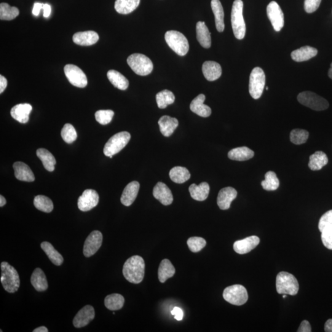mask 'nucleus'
<instances>
[{"instance_id":"obj_7","label":"nucleus","mask_w":332,"mask_h":332,"mask_svg":"<svg viewBox=\"0 0 332 332\" xmlns=\"http://www.w3.org/2000/svg\"><path fill=\"white\" fill-rule=\"evenodd\" d=\"M130 138V134L126 131L117 133L112 136L104 146V154L106 156L110 157L118 154L127 146Z\"/></svg>"},{"instance_id":"obj_41","label":"nucleus","mask_w":332,"mask_h":332,"mask_svg":"<svg viewBox=\"0 0 332 332\" xmlns=\"http://www.w3.org/2000/svg\"><path fill=\"white\" fill-rule=\"evenodd\" d=\"M34 204L37 210L46 213L52 212L54 208L52 200L44 195H38L34 198Z\"/></svg>"},{"instance_id":"obj_45","label":"nucleus","mask_w":332,"mask_h":332,"mask_svg":"<svg viewBox=\"0 0 332 332\" xmlns=\"http://www.w3.org/2000/svg\"><path fill=\"white\" fill-rule=\"evenodd\" d=\"M61 136L66 143H73L77 138V133L76 128L70 124L64 125L62 130H61Z\"/></svg>"},{"instance_id":"obj_56","label":"nucleus","mask_w":332,"mask_h":332,"mask_svg":"<svg viewBox=\"0 0 332 332\" xmlns=\"http://www.w3.org/2000/svg\"><path fill=\"white\" fill-rule=\"evenodd\" d=\"M324 330L326 332H332V318L326 320L325 324Z\"/></svg>"},{"instance_id":"obj_49","label":"nucleus","mask_w":332,"mask_h":332,"mask_svg":"<svg viewBox=\"0 0 332 332\" xmlns=\"http://www.w3.org/2000/svg\"><path fill=\"white\" fill-rule=\"evenodd\" d=\"M321 240L326 248L332 250V229H326L321 232Z\"/></svg>"},{"instance_id":"obj_15","label":"nucleus","mask_w":332,"mask_h":332,"mask_svg":"<svg viewBox=\"0 0 332 332\" xmlns=\"http://www.w3.org/2000/svg\"><path fill=\"white\" fill-rule=\"evenodd\" d=\"M95 318V310L90 305H86L80 310L73 320L76 328H82L89 324Z\"/></svg>"},{"instance_id":"obj_35","label":"nucleus","mask_w":332,"mask_h":332,"mask_svg":"<svg viewBox=\"0 0 332 332\" xmlns=\"http://www.w3.org/2000/svg\"><path fill=\"white\" fill-rule=\"evenodd\" d=\"M175 273V268L168 259H164L160 262L158 269V278L160 282H165L168 278L173 277Z\"/></svg>"},{"instance_id":"obj_16","label":"nucleus","mask_w":332,"mask_h":332,"mask_svg":"<svg viewBox=\"0 0 332 332\" xmlns=\"http://www.w3.org/2000/svg\"><path fill=\"white\" fill-rule=\"evenodd\" d=\"M260 238L256 236H252L245 239L237 240L234 243V248L236 252L242 254L250 252L259 244Z\"/></svg>"},{"instance_id":"obj_25","label":"nucleus","mask_w":332,"mask_h":332,"mask_svg":"<svg viewBox=\"0 0 332 332\" xmlns=\"http://www.w3.org/2000/svg\"><path fill=\"white\" fill-rule=\"evenodd\" d=\"M189 192L192 199L198 202H203L207 199L210 194V184L207 182H202L199 186L192 184L189 187Z\"/></svg>"},{"instance_id":"obj_37","label":"nucleus","mask_w":332,"mask_h":332,"mask_svg":"<svg viewBox=\"0 0 332 332\" xmlns=\"http://www.w3.org/2000/svg\"><path fill=\"white\" fill-rule=\"evenodd\" d=\"M36 155L42 160L44 168L49 172L55 170L56 160L52 152L44 148H40L36 151Z\"/></svg>"},{"instance_id":"obj_57","label":"nucleus","mask_w":332,"mask_h":332,"mask_svg":"<svg viewBox=\"0 0 332 332\" xmlns=\"http://www.w3.org/2000/svg\"><path fill=\"white\" fill-rule=\"evenodd\" d=\"M34 332H48V329L44 326H40L38 328L34 329Z\"/></svg>"},{"instance_id":"obj_50","label":"nucleus","mask_w":332,"mask_h":332,"mask_svg":"<svg viewBox=\"0 0 332 332\" xmlns=\"http://www.w3.org/2000/svg\"><path fill=\"white\" fill-rule=\"evenodd\" d=\"M321 0H304V10L307 13H312L320 7Z\"/></svg>"},{"instance_id":"obj_61","label":"nucleus","mask_w":332,"mask_h":332,"mask_svg":"<svg viewBox=\"0 0 332 332\" xmlns=\"http://www.w3.org/2000/svg\"><path fill=\"white\" fill-rule=\"evenodd\" d=\"M266 90H268V87H266Z\"/></svg>"},{"instance_id":"obj_3","label":"nucleus","mask_w":332,"mask_h":332,"mask_svg":"<svg viewBox=\"0 0 332 332\" xmlns=\"http://www.w3.org/2000/svg\"><path fill=\"white\" fill-rule=\"evenodd\" d=\"M242 0H235L232 10V26L236 38L242 40L246 36V26L243 17Z\"/></svg>"},{"instance_id":"obj_48","label":"nucleus","mask_w":332,"mask_h":332,"mask_svg":"<svg viewBox=\"0 0 332 332\" xmlns=\"http://www.w3.org/2000/svg\"><path fill=\"white\" fill-rule=\"evenodd\" d=\"M318 227L321 232L326 229H332V210L326 212L321 216Z\"/></svg>"},{"instance_id":"obj_30","label":"nucleus","mask_w":332,"mask_h":332,"mask_svg":"<svg viewBox=\"0 0 332 332\" xmlns=\"http://www.w3.org/2000/svg\"><path fill=\"white\" fill-rule=\"evenodd\" d=\"M211 8L214 16L216 30L218 32H224V10L220 0H212Z\"/></svg>"},{"instance_id":"obj_26","label":"nucleus","mask_w":332,"mask_h":332,"mask_svg":"<svg viewBox=\"0 0 332 332\" xmlns=\"http://www.w3.org/2000/svg\"><path fill=\"white\" fill-rule=\"evenodd\" d=\"M160 130L165 136H170L178 127V119L168 116H163L159 120Z\"/></svg>"},{"instance_id":"obj_43","label":"nucleus","mask_w":332,"mask_h":332,"mask_svg":"<svg viewBox=\"0 0 332 332\" xmlns=\"http://www.w3.org/2000/svg\"><path fill=\"white\" fill-rule=\"evenodd\" d=\"M265 180L262 182V186L266 191H275L280 186V180L276 174L272 171H269L265 174Z\"/></svg>"},{"instance_id":"obj_59","label":"nucleus","mask_w":332,"mask_h":332,"mask_svg":"<svg viewBox=\"0 0 332 332\" xmlns=\"http://www.w3.org/2000/svg\"><path fill=\"white\" fill-rule=\"evenodd\" d=\"M328 76L332 80V63L331 64L330 68L328 70Z\"/></svg>"},{"instance_id":"obj_38","label":"nucleus","mask_w":332,"mask_h":332,"mask_svg":"<svg viewBox=\"0 0 332 332\" xmlns=\"http://www.w3.org/2000/svg\"><path fill=\"white\" fill-rule=\"evenodd\" d=\"M170 176L175 183L184 184L191 178V174L186 168L176 166L170 170Z\"/></svg>"},{"instance_id":"obj_58","label":"nucleus","mask_w":332,"mask_h":332,"mask_svg":"<svg viewBox=\"0 0 332 332\" xmlns=\"http://www.w3.org/2000/svg\"><path fill=\"white\" fill-rule=\"evenodd\" d=\"M6 204V200L5 198L1 195L0 196V207H4Z\"/></svg>"},{"instance_id":"obj_17","label":"nucleus","mask_w":332,"mask_h":332,"mask_svg":"<svg viewBox=\"0 0 332 332\" xmlns=\"http://www.w3.org/2000/svg\"><path fill=\"white\" fill-rule=\"evenodd\" d=\"M152 194L162 204L168 206L172 204L173 195L170 190L162 182H158L154 187Z\"/></svg>"},{"instance_id":"obj_20","label":"nucleus","mask_w":332,"mask_h":332,"mask_svg":"<svg viewBox=\"0 0 332 332\" xmlns=\"http://www.w3.org/2000/svg\"><path fill=\"white\" fill-rule=\"evenodd\" d=\"M206 96L204 94H200L195 98L190 104V110L196 114L198 116L203 118H208L212 114L211 108L210 106L204 104Z\"/></svg>"},{"instance_id":"obj_19","label":"nucleus","mask_w":332,"mask_h":332,"mask_svg":"<svg viewBox=\"0 0 332 332\" xmlns=\"http://www.w3.org/2000/svg\"><path fill=\"white\" fill-rule=\"evenodd\" d=\"M140 188V184L134 181L125 187L121 197V202L125 206H130L134 202Z\"/></svg>"},{"instance_id":"obj_53","label":"nucleus","mask_w":332,"mask_h":332,"mask_svg":"<svg viewBox=\"0 0 332 332\" xmlns=\"http://www.w3.org/2000/svg\"><path fill=\"white\" fill-rule=\"evenodd\" d=\"M44 4H40V2H36L34 4L32 13L36 16H38L40 14V10H44Z\"/></svg>"},{"instance_id":"obj_54","label":"nucleus","mask_w":332,"mask_h":332,"mask_svg":"<svg viewBox=\"0 0 332 332\" xmlns=\"http://www.w3.org/2000/svg\"><path fill=\"white\" fill-rule=\"evenodd\" d=\"M8 85V81L4 76H0V93L2 94L6 90Z\"/></svg>"},{"instance_id":"obj_60","label":"nucleus","mask_w":332,"mask_h":332,"mask_svg":"<svg viewBox=\"0 0 332 332\" xmlns=\"http://www.w3.org/2000/svg\"><path fill=\"white\" fill-rule=\"evenodd\" d=\"M286 297H287V296H286V294H284L283 298H286Z\"/></svg>"},{"instance_id":"obj_31","label":"nucleus","mask_w":332,"mask_h":332,"mask_svg":"<svg viewBox=\"0 0 332 332\" xmlns=\"http://www.w3.org/2000/svg\"><path fill=\"white\" fill-rule=\"evenodd\" d=\"M228 156L232 160L244 162L252 158L254 152L247 146L238 147L230 150Z\"/></svg>"},{"instance_id":"obj_40","label":"nucleus","mask_w":332,"mask_h":332,"mask_svg":"<svg viewBox=\"0 0 332 332\" xmlns=\"http://www.w3.org/2000/svg\"><path fill=\"white\" fill-rule=\"evenodd\" d=\"M158 106L160 109L166 108L168 105H171L175 101V96L171 91L163 90L156 96Z\"/></svg>"},{"instance_id":"obj_22","label":"nucleus","mask_w":332,"mask_h":332,"mask_svg":"<svg viewBox=\"0 0 332 332\" xmlns=\"http://www.w3.org/2000/svg\"><path fill=\"white\" fill-rule=\"evenodd\" d=\"M98 34L94 31L78 32L73 36L74 44L82 46H89L94 44L98 42Z\"/></svg>"},{"instance_id":"obj_34","label":"nucleus","mask_w":332,"mask_h":332,"mask_svg":"<svg viewBox=\"0 0 332 332\" xmlns=\"http://www.w3.org/2000/svg\"><path fill=\"white\" fill-rule=\"evenodd\" d=\"M107 77L112 84L118 89L122 90L128 89V84H130L128 80L119 72L111 70L107 73Z\"/></svg>"},{"instance_id":"obj_5","label":"nucleus","mask_w":332,"mask_h":332,"mask_svg":"<svg viewBox=\"0 0 332 332\" xmlns=\"http://www.w3.org/2000/svg\"><path fill=\"white\" fill-rule=\"evenodd\" d=\"M127 62L133 72L138 76H148L154 69V64L152 60L142 54H133L128 56Z\"/></svg>"},{"instance_id":"obj_10","label":"nucleus","mask_w":332,"mask_h":332,"mask_svg":"<svg viewBox=\"0 0 332 332\" xmlns=\"http://www.w3.org/2000/svg\"><path fill=\"white\" fill-rule=\"evenodd\" d=\"M223 296L224 300L236 306H242L248 300L247 290L243 286L239 284L226 288L224 291Z\"/></svg>"},{"instance_id":"obj_6","label":"nucleus","mask_w":332,"mask_h":332,"mask_svg":"<svg viewBox=\"0 0 332 332\" xmlns=\"http://www.w3.org/2000/svg\"><path fill=\"white\" fill-rule=\"evenodd\" d=\"M166 42L174 52L180 56H184L189 50L188 40L180 32L170 30L165 34Z\"/></svg>"},{"instance_id":"obj_46","label":"nucleus","mask_w":332,"mask_h":332,"mask_svg":"<svg viewBox=\"0 0 332 332\" xmlns=\"http://www.w3.org/2000/svg\"><path fill=\"white\" fill-rule=\"evenodd\" d=\"M190 250L192 252H198L202 250L206 246V242L204 238L200 237H192L187 240Z\"/></svg>"},{"instance_id":"obj_24","label":"nucleus","mask_w":332,"mask_h":332,"mask_svg":"<svg viewBox=\"0 0 332 332\" xmlns=\"http://www.w3.org/2000/svg\"><path fill=\"white\" fill-rule=\"evenodd\" d=\"M16 178L20 181L32 182L34 180V176L28 165L22 162H16L13 164Z\"/></svg>"},{"instance_id":"obj_27","label":"nucleus","mask_w":332,"mask_h":332,"mask_svg":"<svg viewBox=\"0 0 332 332\" xmlns=\"http://www.w3.org/2000/svg\"><path fill=\"white\" fill-rule=\"evenodd\" d=\"M318 50L314 48L308 46H304L300 49L294 50L291 53V58L294 61L297 62L307 61L310 58L315 57L318 54Z\"/></svg>"},{"instance_id":"obj_11","label":"nucleus","mask_w":332,"mask_h":332,"mask_svg":"<svg viewBox=\"0 0 332 332\" xmlns=\"http://www.w3.org/2000/svg\"><path fill=\"white\" fill-rule=\"evenodd\" d=\"M64 73L69 82L74 86L84 88L88 85L87 76L78 66L68 64L64 68Z\"/></svg>"},{"instance_id":"obj_8","label":"nucleus","mask_w":332,"mask_h":332,"mask_svg":"<svg viewBox=\"0 0 332 332\" xmlns=\"http://www.w3.org/2000/svg\"><path fill=\"white\" fill-rule=\"evenodd\" d=\"M300 103L315 111H322L329 106L328 101L310 91L300 93L297 97Z\"/></svg>"},{"instance_id":"obj_36","label":"nucleus","mask_w":332,"mask_h":332,"mask_svg":"<svg viewBox=\"0 0 332 332\" xmlns=\"http://www.w3.org/2000/svg\"><path fill=\"white\" fill-rule=\"evenodd\" d=\"M41 248L54 264L60 266L63 264V256L57 250H56L52 244L48 242H42Z\"/></svg>"},{"instance_id":"obj_12","label":"nucleus","mask_w":332,"mask_h":332,"mask_svg":"<svg viewBox=\"0 0 332 332\" xmlns=\"http://www.w3.org/2000/svg\"><path fill=\"white\" fill-rule=\"evenodd\" d=\"M266 12L274 30L280 32L284 26V16L280 5L276 2H270L268 5Z\"/></svg>"},{"instance_id":"obj_21","label":"nucleus","mask_w":332,"mask_h":332,"mask_svg":"<svg viewBox=\"0 0 332 332\" xmlns=\"http://www.w3.org/2000/svg\"><path fill=\"white\" fill-rule=\"evenodd\" d=\"M202 70L206 79L210 82L218 80L222 74L220 65L214 61L205 62L202 65Z\"/></svg>"},{"instance_id":"obj_14","label":"nucleus","mask_w":332,"mask_h":332,"mask_svg":"<svg viewBox=\"0 0 332 332\" xmlns=\"http://www.w3.org/2000/svg\"><path fill=\"white\" fill-rule=\"evenodd\" d=\"M99 196L98 192L94 190H86L78 200V207L82 212L92 210L98 206Z\"/></svg>"},{"instance_id":"obj_9","label":"nucleus","mask_w":332,"mask_h":332,"mask_svg":"<svg viewBox=\"0 0 332 332\" xmlns=\"http://www.w3.org/2000/svg\"><path fill=\"white\" fill-rule=\"evenodd\" d=\"M266 83V77L263 70L256 68L252 71L249 80V93L252 98L258 99L263 94Z\"/></svg>"},{"instance_id":"obj_47","label":"nucleus","mask_w":332,"mask_h":332,"mask_svg":"<svg viewBox=\"0 0 332 332\" xmlns=\"http://www.w3.org/2000/svg\"><path fill=\"white\" fill-rule=\"evenodd\" d=\"M114 112L110 110H98L96 112L95 118L96 121L102 125L109 124L112 122L114 116Z\"/></svg>"},{"instance_id":"obj_55","label":"nucleus","mask_w":332,"mask_h":332,"mask_svg":"<svg viewBox=\"0 0 332 332\" xmlns=\"http://www.w3.org/2000/svg\"><path fill=\"white\" fill-rule=\"evenodd\" d=\"M52 13V7H50V4H44V18H46L49 17Z\"/></svg>"},{"instance_id":"obj_28","label":"nucleus","mask_w":332,"mask_h":332,"mask_svg":"<svg viewBox=\"0 0 332 332\" xmlns=\"http://www.w3.org/2000/svg\"><path fill=\"white\" fill-rule=\"evenodd\" d=\"M196 36L198 42L204 48L211 46V37L210 30L204 22H198L196 24Z\"/></svg>"},{"instance_id":"obj_32","label":"nucleus","mask_w":332,"mask_h":332,"mask_svg":"<svg viewBox=\"0 0 332 332\" xmlns=\"http://www.w3.org/2000/svg\"><path fill=\"white\" fill-rule=\"evenodd\" d=\"M140 0H116L114 9L122 14H128L136 9Z\"/></svg>"},{"instance_id":"obj_33","label":"nucleus","mask_w":332,"mask_h":332,"mask_svg":"<svg viewBox=\"0 0 332 332\" xmlns=\"http://www.w3.org/2000/svg\"><path fill=\"white\" fill-rule=\"evenodd\" d=\"M328 157L325 152L318 151L310 155L308 166L310 170H320L328 164Z\"/></svg>"},{"instance_id":"obj_13","label":"nucleus","mask_w":332,"mask_h":332,"mask_svg":"<svg viewBox=\"0 0 332 332\" xmlns=\"http://www.w3.org/2000/svg\"><path fill=\"white\" fill-rule=\"evenodd\" d=\"M103 236L99 231H94L89 235L85 240L83 254L86 257H90L94 255L102 244Z\"/></svg>"},{"instance_id":"obj_4","label":"nucleus","mask_w":332,"mask_h":332,"mask_svg":"<svg viewBox=\"0 0 332 332\" xmlns=\"http://www.w3.org/2000/svg\"><path fill=\"white\" fill-rule=\"evenodd\" d=\"M276 290L278 294L296 296L298 292V280L290 273L282 272L276 277Z\"/></svg>"},{"instance_id":"obj_18","label":"nucleus","mask_w":332,"mask_h":332,"mask_svg":"<svg viewBox=\"0 0 332 332\" xmlns=\"http://www.w3.org/2000/svg\"><path fill=\"white\" fill-rule=\"evenodd\" d=\"M236 190L232 187H226L219 192L218 204L222 210H227L230 208L232 200L237 197Z\"/></svg>"},{"instance_id":"obj_2","label":"nucleus","mask_w":332,"mask_h":332,"mask_svg":"<svg viewBox=\"0 0 332 332\" xmlns=\"http://www.w3.org/2000/svg\"><path fill=\"white\" fill-rule=\"evenodd\" d=\"M1 282L4 290L9 293H14L20 286V278L14 267L8 262L1 264Z\"/></svg>"},{"instance_id":"obj_1","label":"nucleus","mask_w":332,"mask_h":332,"mask_svg":"<svg viewBox=\"0 0 332 332\" xmlns=\"http://www.w3.org/2000/svg\"><path fill=\"white\" fill-rule=\"evenodd\" d=\"M144 268L146 264L142 257L134 256L126 261L123 266L122 274L128 282L138 284L144 280Z\"/></svg>"},{"instance_id":"obj_44","label":"nucleus","mask_w":332,"mask_h":332,"mask_svg":"<svg viewBox=\"0 0 332 332\" xmlns=\"http://www.w3.org/2000/svg\"><path fill=\"white\" fill-rule=\"evenodd\" d=\"M309 138V132L306 130L296 128L291 131L290 138L292 142L296 144H301L306 142Z\"/></svg>"},{"instance_id":"obj_39","label":"nucleus","mask_w":332,"mask_h":332,"mask_svg":"<svg viewBox=\"0 0 332 332\" xmlns=\"http://www.w3.org/2000/svg\"><path fill=\"white\" fill-rule=\"evenodd\" d=\"M124 304V298L120 294H109L105 298V306L109 310H120L122 308Z\"/></svg>"},{"instance_id":"obj_23","label":"nucleus","mask_w":332,"mask_h":332,"mask_svg":"<svg viewBox=\"0 0 332 332\" xmlns=\"http://www.w3.org/2000/svg\"><path fill=\"white\" fill-rule=\"evenodd\" d=\"M32 110V106L30 104H20L12 107L10 114L16 121L25 124L28 122L29 114Z\"/></svg>"},{"instance_id":"obj_29","label":"nucleus","mask_w":332,"mask_h":332,"mask_svg":"<svg viewBox=\"0 0 332 332\" xmlns=\"http://www.w3.org/2000/svg\"><path fill=\"white\" fill-rule=\"evenodd\" d=\"M31 283L36 290L38 292H44L48 288V284L44 271L40 268H36L32 273Z\"/></svg>"},{"instance_id":"obj_52","label":"nucleus","mask_w":332,"mask_h":332,"mask_svg":"<svg viewBox=\"0 0 332 332\" xmlns=\"http://www.w3.org/2000/svg\"><path fill=\"white\" fill-rule=\"evenodd\" d=\"M171 314L174 316V318L178 320H182L184 317V312L178 307H175L171 312Z\"/></svg>"},{"instance_id":"obj_42","label":"nucleus","mask_w":332,"mask_h":332,"mask_svg":"<svg viewBox=\"0 0 332 332\" xmlns=\"http://www.w3.org/2000/svg\"><path fill=\"white\" fill-rule=\"evenodd\" d=\"M20 14V10L17 8L10 6L8 4L2 2L0 4V18L4 20H12Z\"/></svg>"},{"instance_id":"obj_51","label":"nucleus","mask_w":332,"mask_h":332,"mask_svg":"<svg viewBox=\"0 0 332 332\" xmlns=\"http://www.w3.org/2000/svg\"><path fill=\"white\" fill-rule=\"evenodd\" d=\"M298 332H312V328L308 321L304 320L302 321L300 326L297 330Z\"/></svg>"}]
</instances>
